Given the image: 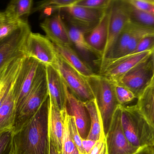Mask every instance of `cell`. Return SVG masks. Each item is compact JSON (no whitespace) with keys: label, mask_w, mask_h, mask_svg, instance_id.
Returning <instances> with one entry per match:
<instances>
[{"label":"cell","mask_w":154,"mask_h":154,"mask_svg":"<svg viewBox=\"0 0 154 154\" xmlns=\"http://www.w3.org/2000/svg\"><path fill=\"white\" fill-rule=\"evenodd\" d=\"M49 96L35 115L13 136L14 154H49Z\"/></svg>","instance_id":"obj_1"},{"label":"cell","mask_w":154,"mask_h":154,"mask_svg":"<svg viewBox=\"0 0 154 154\" xmlns=\"http://www.w3.org/2000/svg\"><path fill=\"white\" fill-rule=\"evenodd\" d=\"M120 106L122 128L130 144L137 148L154 147V128L137 105Z\"/></svg>","instance_id":"obj_2"},{"label":"cell","mask_w":154,"mask_h":154,"mask_svg":"<svg viewBox=\"0 0 154 154\" xmlns=\"http://www.w3.org/2000/svg\"><path fill=\"white\" fill-rule=\"evenodd\" d=\"M86 78L99 109L106 136L114 114L119 105L116 97L114 83L97 73Z\"/></svg>","instance_id":"obj_3"},{"label":"cell","mask_w":154,"mask_h":154,"mask_svg":"<svg viewBox=\"0 0 154 154\" xmlns=\"http://www.w3.org/2000/svg\"><path fill=\"white\" fill-rule=\"evenodd\" d=\"M44 67L45 65L33 58L26 56L23 58L12 85L13 92L15 99L16 115L29 95Z\"/></svg>","instance_id":"obj_4"},{"label":"cell","mask_w":154,"mask_h":154,"mask_svg":"<svg viewBox=\"0 0 154 154\" xmlns=\"http://www.w3.org/2000/svg\"><path fill=\"white\" fill-rule=\"evenodd\" d=\"M48 96L45 66L20 110L15 116L13 127L14 133L19 131L32 118Z\"/></svg>","instance_id":"obj_5"},{"label":"cell","mask_w":154,"mask_h":154,"mask_svg":"<svg viewBox=\"0 0 154 154\" xmlns=\"http://www.w3.org/2000/svg\"><path fill=\"white\" fill-rule=\"evenodd\" d=\"M53 66L58 71L69 90L76 98L84 103L94 99L86 77L57 54L56 63Z\"/></svg>","instance_id":"obj_6"},{"label":"cell","mask_w":154,"mask_h":154,"mask_svg":"<svg viewBox=\"0 0 154 154\" xmlns=\"http://www.w3.org/2000/svg\"><path fill=\"white\" fill-rule=\"evenodd\" d=\"M154 77L153 63L151 53L125 74L116 83L130 90L137 99L149 86Z\"/></svg>","instance_id":"obj_7"},{"label":"cell","mask_w":154,"mask_h":154,"mask_svg":"<svg viewBox=\"0 0 154 154\" xmlns=\"http://www.w3.org/2000/svg\"><path fill=\"white\" fill-rule=\"evenodd\" d=\"M109 25L107 40L100 61L110 50L129 20L128 0H111L109 7Z\"/></svg>","instance_id":"obj_8"},{"label":"cell","mask_w":154,"mask_h":154,"mask_svg":"<svg viewBox=\"0 0 154 154\" xmlns=\"http://www.w3.org/2000/svg\"><path fill=\"white\" fill-rule=\"evenodd\" d=\"M25 56L33 58L45 66L56 63L57 53L54 44L46 36L31 32L23 48Z\"/></svg>","instance_id":"obj_9"},{"label":"cell","mask_w":154,"mask_h":154,"mask_svg":"<svg viewBox=\"0 0 154 154\" xmlns=\"http://www.w3.org/2000/svg\"><path fill=\"white\" fill-rule=\"evenodd\" d=\"M31 32L28 22L0 42V74L12 61L25 56L23 48L27 37Z\"/></svg>","instance_id":"obj_10"},{"label":"cell","mask_w":154,"mask_h":154,"mask_svg":"<svg viewBox=\"0 0 154 154\" xmlns=\"http://www.w3.org/2000/svg\"><path fill=\"white\" fill-rule=\"evenodd\" d=\"M121 115L119 105L106 136L108 154H134L140 149L132 146L125 136L121 124Z\"/></svg>","instance_id":"obj_11"},{"label":"cell","mask_w":154,"mask_h":154,"mask_svg":"<svg viewBox=\"0 0 154 154\" xmlns=\"http://www.w3.org/2000/svg\"><path fill=\"white\" fill-rule=\"evenodd\" d=\"M107 9L99 10L75 5L61 10L66 12L70 25L80 29L86 34L99 23Z\"/></svg>","instance_id":"obj_12"},{"label":"cell","mask_w":154,"mask_h":154,"mask_svg":"<svg viewBox=\"0 0 154 154\" xmlns=\"http://www.w3.org/2000/svg\"><path fill=\"white\" fill-rule=\"evenodd\" d=\"M152 52H146L120 58L108 64L99 71L98 74L116 83L132 68L146 58Z\"/></svg>","instance_id":"obj_13"},{"label":"cell","mask_w":154,"mask_h":154,"mask_svg":"<svg viewBox=\"0 0 154 154\" xmlns=\"http://www.w3.org/2000/svg\"><path fill=\"white\" fill-rule=\"evenodd\" d=\"M66 93V109L75 118L78 131L82 139H87L90 128L89 114L84 102L76 98L65 85Z\"/></svg>","instance_id":"obj_14"},{"label":"cell","mask_w":154,"mask_h":154,"mask_svg":"<svg viewBox=\"0 0 154 154\" xmlns=\"http://www.w3.org/2000/svg\"><path fill=\"white\" fill-rule=\"evenodd\" d=\"M40 26L46 37L54 44L71 46L68 30L60 14L46 18Z\"/></svg>","instance_id":"obj_15"},{"label":"cell","mask_w":154,"mask_h":154,"mask_svg":"<svg viewBox=\"0 0 154 154\" xmlns=\"http://www.w3.org/2000/svg\"><path fill=\"white\" fill-rule=\"evenodd\" d=\"M45 67L50 99L60 111H62L66 108V103L65 83L54 66L48 65Z\"/></svg>","instance_id":"obj_16"},{"label":"cell","mask_w":154,"mask_h":154,"mask_svg":"<svg viewBox=\"0 0 154 154\" xmlns=\"http://www.w3.org/2000/svg\"><path fill=\"white\" fill-rule=\"evenodd\" d=\"M109 7L99 23L89 32L85 38L93 53L100 58L105 49L108 33Z\"/></svg>","instance_id":"obj_17"},{"label":"cell","mask_w":154,"mask_h":154,"mask_svg":"<svg viewBox=\"0 0 154 154\" xmlns=\"http://www.w3.org/2000/svg\"><path fill=\"white\" fill-rule=\"evenodd\" d=\"M49 136L59 152L62 154L64 124L61 111L51 101L48 121Z\"/></svg>","instance_id":"obj_18"},{"label":"cell","mask_w":154,"mask_h":154,"mask_svg":"<svg viewBox=\"0 0 154 154\" xmlns=\"http://www.w3.org/2000/svg\"><path fill=\"white\" fill-rule=\"evenodd\" d=\"M54 45L57 54L85 77L96 74L91 67L79 57L71 46Z\"/></svg>","instance_id":"obj_19"},{"label":"cell","mask_w":154,"mask_h":154,"mask_svg":"<svg viewBox=\"0 0 154 154\" xmlns=\"http://www.w3.org/2000/svg\"><path fill=\"white\" fill-rule=\"evenodd\" d=\"M84 103L90 118V128L87 139L97 141L106 138L101 115L95 99Z\"/></svg>","instance_id":"obj_20"},{"label":"cell","mask_w":154,"mask_h":154,"mask_svg":"<svg viewBox=\"0 0 154 154\" xmlns=\"http://www.w3.org/2000/svg\"><path fill=\"white\" fill-rule=\"evenodd\" d=\"M12 85L5 100L0 107V132L13 128L16 109Z\"/></svg>","instance_id":"obj_21"},{"label":"cell","mask_w":154,"mask_h":154,"mask_svg":"<svg viewBox=\"0 0 154 154\" xmlns=\"http://www.w3.org/2000/svg\"><path fill=\"white\" fill-rule=\"evenodd\" d=\"M136 105L154 128V77L149 86L137 99Z\"/></svg>","instance_id":"obj_22"},{"label":"cell","mask_w":154,"mask_h":154,"mask_svg":"<svg viewBox=\"0 0 154 154\" xmlns=\"http://www.w3.org/2000/svg\"><path fill=\"white\" fill-rule=\"evenodd\" d=\"M32 0H12L7 5L5 12L13 19L27 20L25 18L32 13Z\"/></svg>","instance_id":"obj_23"},{"label":"cell","mask_w":154,"mask_h":154,"mask_svg":"<svg viewBox=\"0 0 154 154\" xmlns=\"http://www.w3.org/2000/svg\"><path fill=\"white\" fill-rule=\"evenodd\" d=\"M27 20L13 19L4 11H0V42L11 36Z\"/></svg>","instance_id":"obj_24"},{"label":"cell","mask_w":154,"mask_h":154,"mask_svg":"<svg viewBox=\"0 0 154 154\" xmlns=\"http://www.w3.org/2000/svg\"><path fill=\"white\" fill-rule=\"evenodd\" d=\"M128 2L130 21L140 27L154 30V14L138 10L128 1Z\"/></svg>","instance_id":"obj_25"},{"label":"cell","mask_w":154,"mask_h":154,"mask_svg":"<svg viewBox=\"0 0 154 154\" xmlns=\"http://www.w3.org/2000/svg\"><path fill=\"white\" fill-rule=\"evenodd\" d=\"M68 30L72 44H74L78 49L82 52H93L86 41L85 33L82 30L70 24Z\"/></svg>","instance_id":"obj_26"},{"label":"cell","mask_w":154,"mask_h":154,"mask_svg":"<svg viewBox=\"0 0 154 154\" xmlns=\"http://www.w3.org/2000/svg\"><path fill=\"white\" fill-rule=\"evenodd\" d=\"M78 0H51L45 1L38 3L35 8H32V13L36 11H41L44 9L51 7L55 10H61L75 5Z\"/></svg>","instance_id":"obj_27"},{"label":"cell","mask_w":154,"mask_h":154,"mask_svg":"<svg viewBox=\"0 0 154 154\" xmlns=\"http://www.w3.org/2000/svg\"><path fill=\"white\" fill-rule=\"evenodd\" d=\"M64 121V129L62 140V154H80L75 144L69 129L67 122L63 112L61 111Z\"/></svg>","instance_id":"obj_28"},{"label":"cell","mask_w":154,"mask_h":154,"mask_svg":"<svg viewBox=\"0 0 154 154\" xmlns=\"http://www.w3.org/2000/svg\"><path fill=\"white\" fill-rule=\"evenodd\" d=\"M13 128L0 132V154H14Z\"/></svg>","instance_id":"obj_29"},{"label":"cell","mask_w":154,"mask_h":154,"mask_svg":"<svg viewBox=\"0 0 154 154\" xmlns=\"http://www.w3.org/2000/svg\"><path fill=\"white\" fill-rule=\"evenodd\" d=\"M67 122L69 129L71 137L76 146L80 154H85L82 146V138L78 131L75 118L69 115L66 110V108L62 110Z\"/></svg>","instance_id":"obj_30"},{"label":"cell","mask_w":154,"mask_h":154,"mask_svg":"<svg viewBox=\"0 0 154 154\" xmlns=\"http://www.w3.org/2000/svg\"><path fill=\"white\" fill-rule=\"evenodd\" d=\"M114 84L116 97L119 105L126 106L137 99L134 94L127 88L119 83Z\"/></svg>","instance_id":"obj_31"},{"label":"cell","mask_w":154,"mask_h":154,"mask_svg":"<svg viewBox=\"0 0 154 154\" xmlns=\"http://www.w3.org/2000/svg\"><path fill=\"white\" fill-rule=\"evenodd\" d=\"M111 0H78L75 5L93 9L106 10L110 5Z\"/></svg>","instance_id":"obj_32"},{"label":"cell","mask_w":154,"mask_h":154,"mask_svg":"<svg viewBox=\"0 0 154 154\" xmlns=\"http://www.w3.org/2000/svg\"><path fill=\"white\" fill-rule=\"evenodd\" d=\"M154 49V34H150L142 39L132 55L146 52H152Z\"/></svg>","instance_id":"obj_33"},{"label":"cell","mask_w":154,"mask_h":154,"mask_svg":"<svg viewBox=\"0 0 154 154\" xmlns=\"http://www.w3.org/2000/svg\"><path fill=\"white\" fill-rule=\"evenodd\" d=\"M131 5L143 11L154 14V5L150 0H128Z\"/></svg>","instance_id":"obj_34"},{"label":"cell","mask_w":154,"mask_h":154,"mask_svg":"<svg viewBox=\"0 0 154 154\" xmlns=\"http://www.w3.org/2000/svg\"><path fill=\"white\" fill-rule=\"evenodd\" d=\"M88 154H108L106 138L97 141Z\"/></svg>","instance_id":"obj_35"},{"label":"cell","mask_w":154,"mask_h":154,"mask_svg":"<svg viewBox=\"0 0 154 154\" xmlns=\"http://www.w3.org/2000/svg\"><path fill=\"white\" fill-rule=\"evenodd\" d=\"M97 141L89 139H82V146L85 154H88L93 146L96 144Z\"/></svg>","instance_id":"obj_36"},{"label":"cell","mask_w":154,"mask_h":154,"mask_svg":"<svg viewBox=\"0 0 154 154\" xmlns=\"http://www.w3.org/2000/svg\"><path fill=\"white\" fill-rule=\"evenodd\" d=\"M134 154H154V147L146 146L142 147Z\"/></svg>","instance_id":"obj_37"},{"label":"cell","mask_w":154,"mask_h":154,"mask_svg":"<svg viewBox=\"0 0 154 154\" xmlns=\"http://www.w3.org/2000/svg\"><path fill=\"white\" fill-rule=\"evenodd\" d=\"M49 154H61L58 151H57L54 144H53V142L50 140L49 142Z\"/></svg>","instance_id":"obj_38"},{"label":"cell","mask_w":154,"mask_h":154,"mask_svg":"<svg viewBox=\"0 0 154 154\" xmlns=\"http://www.w3.org/2000/svg\"><path fill=\"white\" fill-rule=\"evenodd\" d=\"M152 56L153 63L154 71V49L152 51Z\"/></svg>","instance_id":"obj_39"},{"label":"cell","mask_w":154,"mask_h":154,"mask_svg":"<svg viewBox=\"0 0 154 154\" xmlns=\"http://www.w3.org/2000/svg\"></svg>","instance_id":"obj_40"}]
</instances>
